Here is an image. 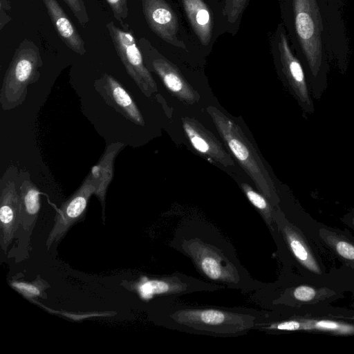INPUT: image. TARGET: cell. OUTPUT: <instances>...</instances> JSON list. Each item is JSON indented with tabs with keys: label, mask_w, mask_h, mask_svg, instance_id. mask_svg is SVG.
Returning a JSON list of instances; mask_svg holds the SVG:
<instances>
[{
	"label": "cell",
	"mask_w": 354,
	"mask_h": 354,
	"mask_svg": "<svg viewBox=\"0 0 354 354\" xmlns=\"http://www.w3.org/2000/svg\"><path fill=\"white\" fill-rule=\"evenodd\" d=\"M169 317L178 326L218 336H234L255 325L256 317L215 308H180Z\"/></svg>",
	"instance_id": "3957f363"
},
{
	"label": "cell",
	"mask_w": 354,
	"mask_h": 354,
	"mask_svg": "<svg viewBox=\"0 0 354 354\" xmlns=\"http://www.w3.org/2000/svg\"><path fill=\"white\" fill-rule=\"evenodd\" d=\"M21 225L23 230L30 234L40 209V192L30 180H24L19 189Z\"/></svg>",
	"instance_id": "2e32d148"
},
{
	"label": "cell",
	"mask_w": 354,
	"mask_h": 354,
	"mask_svg": "<svg viewBox=\"0 0 354 354\" xmlns=\"http://www.w3.org/2000/svg\"><path fill=\"white\" fill-rule=\"evenodd\" d=\"M106 28L127 73L146 95L156 92V82L145 64L142 53L132 32L120 29L113 21L108 23Z\"/></svg>",
	"instance_id": "5b68a950"
},
{
	"label": "cell",
	"mask_w": 354,
	"mask_h": 354,
	"mask_svg": "<svg viewBox=\"0 0 354 354\" xmlns=\"http://www.w3.org/2000/svg\"><path fill=\"white\" fill-rule=\"evenodd\" d=\"M183 127L195 149L214 158L222 164L232 165V160L229 159L221 146L196 124L183 120Z\"/></svg>",
	"instance_id": "ac0fdd59"
},
{
	"label": "cell",
	"mask_w": 354,
	"mask_h": 354,
	"mask_svg": "<svg viewBox=\"0 0 354 354\" xmlns=\"http://www.w3.org/2000/svg\"><path fill=\"white\" fill-rule=\"evenodd\" d=\"M71 10L80 25L84 26L89 21L83 0H64Z\"/></svg>",
	"instance_id": "7402d4cb"
},
{
	"label": "cell",
	"mask_w": 354,
	"mask_h": 354,
	"mask_svg": "<svg viewBox=\"0 0 354 354\" xmlns=\"http://www.w3.org/2000/svg\"><path fill=\"white\" fill-rule=\"evenodd\" d=\"M21 225L19 192L13 179L1 183L0 195V244L6 252L15 234Z\"/></svg>",
	"instance_id": "8fae6325"
},
{
	"label": "cell",
	"mask_w": 354,
	"mask_h": 354,
	"mask_svg": "<svg viewBox=\"0 0 354 354\" xmlns=\"http://www.w3.org/2000/svg\"><path fill=\"white\" fill-rule=\"evenodd\" d=\"M95 184L90 174L79 189L62 204L55 215L54 225L46 245L48 249L54 242L61 239L71 227L84 214L91 196L95 193Z\"/></svg>",
	"instance_id": "9c48e42d"
},
{
	"label": "cell",
	"mask_w": 354,
	"mask_h": 354,
	"mask_svg": "<svg viewBox=\"0 0 354 354\" xmlns=\"http://www.w3.org/2000/svg\"><path fill=\"white\" fill-rule=\"evenodd\" d=\"M43 62L35 43L23 40L16 48L5 73L0 91V104L3 110L21 105L26 98L28 86L40 77Z\"/></svg>",
	"instance_id": "7a4b0ae2"
},
{
	"label": "cell",
	"mask_w": 354,
	"mask_h": 354,
	"mask_svg": "<svg viewBox=\"0 0 354 354\" xmlns=\"http://www.w3.org/2000/svg\"><path fill=\"white\" fill-rule=\"evenodd\" d=\"M111 8L114 17L124 28V20L128 17L127 0H106Z\"/></svg>",
	"instance_id": "603a6c76"
},
{
	"label": "cell",
	"mask_w": 354,
	"mask_h": 354,
	"mask_svg": "<svg viewBox=\"0 0 354 354\" xmlns=\"http://www.w3.org/2000/svg\"><path fill=\"white\" fill-rule=\"evenodd\" d=\"M142 6L147 23L154 33L170 44L185 48L178 37L177 16L165 0H142Z\"/></svg>",
	"instance_id": "30bf717a"
},
{
	"label": "cell",
	"mask_w": 354,
	"mask_h": 354,
	"mask_svg": "<svg viewBox=\"0 0 354 354\" xmlns=\"http://www.w3.org/2000/svg\"><path fill=\"white\" fill-rule=\"evenodd\" d=\"M285 232L288 243L295 256L306 265L309 264L311 259L303 241L292 230L287 229Z\"/></svg>",
	"instance_id": "44dd1931"
},
{
	"label": "cell",
	"mask_w": 354,
	"mask_h": 354,
	"mask_svg": "<svg viewBox=\"0 0 354 354\" xmlns=\"http://www.w3.org/2000/svg\"><path fill=\"white\" fill-rule=\"evenodd\" d=\"M337 253L344 259L354 260V245L345 241H339L335 244Z\"/></svg>",
	"instance_id": "d4e9b609"
},
{
	"label": "cell",
	"mask_w": 354,
	"mask_h": 354,
	"mask_svg": "<svg viewBox=\"0 0 354 354\" xmlns=\"http://www.w3.org/2000/svg\"><path fill=\"white\" fill-rule=\"evenodd\" d=\"M183 6L191 26L203 44H209L213 28V20L203 0H182Z\"/></svg>",
	"instance_id": "9a60e30c"
},
{
	"label": "cell",
	"mask_w": 354,
	"mask_h": 354,
	"mask_svg": "<svg viewBox=\"0 0 354 354\" xmlns=\"http://www.w3.org/2000/svg\"><path fill=\"white\" fill-rule=\"evenodd\" d=\"M183 248L203 275L212 281L227 284L240 282L235 266L214 245L194 239L186 240Z\"/></svg>",
	"instance_id": "52a82bcc"
},
{
	"label": "cell",
	"mask_w": 354,
	"mask_h": 354,
	"mask_svg": "<svg viewBox=\"0 0 354 354\" xmlns=\"http://www.w3.org/2000/svg\"><path fill=\"white\" fill-rule=\"evenodd\" d=\"M134 288L143 299H150L153 295H169L185 292L187 288H190V285L174 277L151 279L143 277L136 282Z\"/></svg>",
	"instance_id": "e0dca14e"
},
{
	"label": "cell",
	"mask_w": 354,
	"mask_h": 354,
	"mask_svg": "<svg viewBox=\"0 0 354 354\" xmlns=\"http://www.w3.org/2000/svg\"><path fill=\"white\" fill-rule=\"evenodd\" d=\"M272 45L283 76L300 102L308 111H310L313 109V104L308 93L306 72L299 59L290 48L283 25L278 26Z\"/></svg>",
	"instance_id": "ba28073f"
},
{
	"label": "cell",
	"mask_w": 354,
	"mask_h": 354,
	"mask_svg": "<svg viewBox=\"0 0 354 354\" xmlns=\"http://www.w3.org/2000/svg\"><path fill=\"white\" fill-rule=\"evenodd\" d=\"M316 292L310 287L301 286L296 288L293 292L295 299L301 301H308L313 299Z\"/></svg>",
	"instance_id": "484cf974"
},
{
	"label": "cell",
	"mask_w": 354,
	"mask_h": 354,
	"mask_svg": "<svg viewBox=\"0 0 354 354\" xmlns=\"http://www.w3.org/2000/svg\"><path fill=\"white\" fill-rule=\"evenodd\" d=\"M210 114L236 158L258 185L264 195L271 198L272 190L268 178L264 176L263 165H259L257 153L252 151V147L241 131L225 116L215 112H211Z\"/></svg>",
	"instance_id": "8992f818"
},
{
	"label": "cell",
	"mask_w": 354,
	"mask_h": 354,
	"mask_svg": "<svg viewBox=\"0 0 354 354\" xmlns=\"http://www.w3.org/2000/svg\"><path fill=\"white\" fill-rule=\"evenodd\" d=\"M95 84L107 104L132 122L145 124L143 117L131 96L113 76L105 73Z\"/></svg>",
	"instance_id": "7c38bea8"
},
{
	"label": "cell",
	"mask_w": 354,
	"mask_h": 354,
	"mask_svg": "<svg viewBox=\"0 0 354 354\" xmlns=\"http://www.w3.org/2000/svg\"><path fill=\"white\" fill-rule=\"evenodd\" d=\"M248 0H227L226 12L230 22H235L245 6Z\"/></svg>",
	"instance_id": "cb8c5ba5"
},
{
	"label": "cell",
	"mask_w": 354,
	"mask_h": 354,
	"mask_svg": "<svg viewBox=\"0 0 354 354\" xmlns=\"http://www.w3.org/2000/svg\"><path fill=\"white\" fill-rule=\"evenodd\" d=\"M328 61L345 71L350 55L349 39L344 20L345 0H316Z\"/></svg>",
	"instance_id": "277c9868"
},
{
	"label": "cell",
	"mask_w": 354,
	"mask_h": 354,
	"mask_svg": "<svg viewBox=\"0 0 354 354\" xmlns=\"http://www.w3.org/2000/svg\"><path fill=\"white\" fill-rule=\"evenodd\" d=\"M10 285L13 289L28 299L43 297L45 290L49 287L46 281L42 279L39 276L32 282L11 281H10Z\"/></svg>",
	"instance_id": "d6986e66"
},
{
	"label": "cell",
	"mask_w": 354,
	"mask_h": 354,
	"mask_svg": "<svg viewBox=\"0 0 354 354\" xmlns=\"http://www.w3.org/2000/svg\"><path fill=\"white\" fill-rule=\"evenodd\" d=\"M122 147L123 144L121 142H115L110 145L106 148L100 162L93 167L90 173L95 184L94 194L101 203L103 215L106 189L113 177L114 160Z\"/></svg>",
	"instance_id": "5bb4252c"
},
{
	"label": "cell",
	"mask_w": 354,
	"mask_h": 354,
	"mask_svg": "<svg viewBox=\"0 0 354 354\" xmlns=\"http://www.w3.org/2000/svg\"><path fill=\"white\" fill-rule=\"evenodd\" d=\"M283 17L307 77L323 82L328 71L321 16L316 0H283Z\"/></svg>",
	"instance_id": "6da1fadb"
},
{
	"label": "cell",
	"mask_w": 354,
	"mask_h": 354,
	"mask_svg": "<svg viewBox=\"0 0 354 354\" xmlns=\"http://www.w3.org/2000/svg\"><path fill=\"white\" fill-rule=\"evenodd\" d=\"M243 189L250 202L261 212L265 221L270 224L272 221L271 209L266 198L248 185H243Z\"/></svg>",
	"instance_id": "ffe728a7"
},
{
	"label": "cell",
	"mask_w": 354,
	"mask_h": 354,
	"mask_svg": "<svg viewBox=\"0 0 354 354\" xmlns=\"http://www.w3.org/2000/svg\"><path fill=\"white\" fill-rule=\"evenodd\" d=\"M50 19L63 42L75 53H86L84 41L57 0H43Z\"/></svg>",
	"instance_id": "4fadbf2b"
}]
</instances>
